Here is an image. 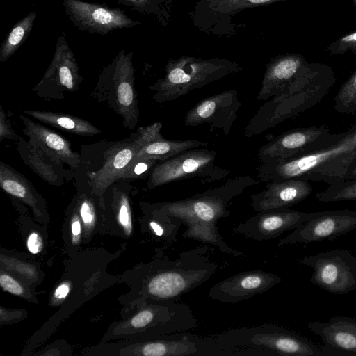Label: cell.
Segmentation results:
<instances>
[{"label":"cell","instance_id":"20","mask_svg":"<svg viewBox=\"0 0 356 356\" xmlns=\"http://www.w3.org/2000/svg\"><path fill=\"white\" fill-rule=\"evenodd\" d=\"M15 143L25 165L44 181L59 186L67 179V172L63 166L64 163L48 155L21 136Z\"/></svg>","mask_w":356,"mask_h":356},{"label":"cell","instance_id":"21","mask_svg":"<svg viewBox=\"0 0 356 356\" xmlns=\"http://www.w3.org/2000/svg\"><path fill=\"white\" fill-rule=\"evenodd\" d=\"M79 83L74 66L68 63H59L47 71L33 91L42 98L60 99L65 97V92L78 90Z\"/></svg>","mask_w":356,"mask_h":356},{"label":"cell","instance_id":"33","mask_svg":"<svg viewBox=\"0 0 356 356\" xmlns=\"http://www.w3.org/2000/svg\"><path fill=\"white\" fill-rule=\"evenodd\" d=\"M79 213L86 225H92L95 220V210L91 201L83 198L79 204Z\"/></svg>","mask_w":356,"mask_h":356},{"label":"cell","instance_id":"28","mask_svg":"<svg viewBox=\"0 0 356 356\" xmlns=\"http://www.w3.org/2000/svg\"><path fill=\"white\" fill-rule=\"evenodd\" d=\"M159 160L150 158H135L120 176V180L134 181L145 179L152 172Z\"/></svg>","mask_w":356,"mask_h":356},{"label":"cell","instance_id":"25","mask_svg":"<svg viewBox=\"0 0 356 356\" xmlns=\"http://www.w3.org/2000/svg\"><path fill=\"white\" fill-rule=\"evenodd\" d=\"M282 1L287 0H200V2L212 13L233 15L246 8Z\"/></svg>","mask_w":356,"mask_h":356},{"label":"cell","instance_id":"16","mask_svg":"<svg viewBox=\"0 0 356 356\" xmlns=\"http://www.w3.org/2000/svg\"><path fill=\"white\" fill-rule=\"evenodd\" d=\"M307 327L321 339L323 356L356 355L355 318L333 316L327 322H310Z\"/></svg>","mask_w":356,"mask_h":356},{"label":"cell","instance_id":"5","mask_svg":"<svg viewBox=\"0 0 356 356\" xmlns=\"http://www.w3.org/2000/svg\"><path fill=\"white\" fill-rule=\"evenodd\" d=\"M216 337L228 356H323L307 339L270 323L231 328Z\"/></svg>","mask_w":356,"mask_h":356},{"label":"cell","instance_id":"39","mask_svg":"<svg viewBox=\"0 0 356 356\" xmlns=\"http://www.w3.org/2000/svg\"><path fill=\"white\" fill-rule=\"evenodd\" d=\"M71 227L72 235L74 236H78L81 233V225L76 216L74 218Z\"/></svg>","mask_w":356,"mask_h":356},{"label":"cell","instance_id":"11","mask_svg":"<svg viewBox=\"0 0 356 356\" xmlns=\"http://www.w3.org/2000/svg\"><path fill=\"white\" fill-rule=\"evenodd\" d=\"M132 69L123 65L116 70L109 81L100 82L91 95L104 102L122 119L123 124L134 129L139 119L138 101Z\"/></svg>","mask_w":356,"mask_h":356},{"label":"cell","instance_id":"19","mask_svg":"<svg viewBox=\"0 0 356 356\" xmlns=\"http://www.w3.org/2000/svg\"><path fill=\"white\" fill-rule=\"evenodd\" d=\"M19 118L24 124L23 132L31 144L55 159L67 164L71 170H78L81 159L79 154L72 150L68 140L24 115H19Z\"/></svg>","mask_w":356,"mask_h":356},{"label":"cell","instance_id":"31","mask_svg":"<svg viewBox=\"0 0 356 356\" xmlns=\"http://www.w3.org/2000/svg\"><path fill=\"white\" fill-rule=\"evenodd\" d=\"M19 135H17L12 129L7 115L0 105V142L3 140H18Z\"/></svg>","mask_w":356,"mask_h":356},{"label":"cell","instance_id":"35","mask_svg":"<svg viewBox=\"0 0 356 356\" xmlns=\"http://www.w3.org/2000/svg\"><path fill=\"white\" fill-rule=\"evenodd\" d=\"M92 18L102 24H111L115 21V16L106 9L99 8L93 10Z\"/></svg>","mask_w":356,"mask_h":356},{"label":"cell","instance_id":"29","mask_svg":"<svg viewBox=\"0 0 356 356\" xmlns=\"http://www.w3.org/2000/svg\"><path fill=\"white\" fill-rule=\"evenodd\" d=\"M118 219L123 227L127 234L129 235L132 231L131 212L128 196L125 193H119Z\"/></svg>","mask_w":356,"mask_h":356},{"label":"cell","instance_id":"30","mask_svg":"<svg viewBox=\"0 0 356 356\" xmlns=\"http://www.w3.org/2000/svg\"><path fill=\"white\" fill-rule=\"evenodd\" d=\"M332 46L330 51L333 54H341L348 50L356 51V32L341 38Z\"/></svg>","mask_w":356,"mask_h":356},{"label":"cell","instance_id":"9","mask_svg":"<svg viewBox=\"0 0 356 356\" xmlns=\"http://www.w3.org/2000/svg\"><path fill=\"white\" fill-rule=\"evenodd\" d=\"M313 269L309 281L337 295L356 289V256L346 249H334L305 256L298 260Z\"/></svg>","mask_w":356,"mask_h":356},{"label":"cell","instance_id":"34","mask_svg":"<svg viewBox=\"0 0 356 356\" xmlns=\"http://www.w3.org/2000/svg\"><path fill=\"white\" fill-rule=\"evenodd\" d=\"M1 286L5 290L14 295H22L24 289L21 284L11 276L2 273L0 276Z\"/></svg>","mask_w":356,"mask_h":356},{"label":"cell","instance_id":"4","mask_svg":"<svg viewBox=\"0 0 356 356\" xmlns=\"http://www.w3.org/2000/svg\"><path fill=\"white\" fill-rule=\"evenodd\" d=\"M216 270L209 245L203 244L182 252L176 259L160 261L149 277L147 291L158 300L178 302L211 279Z\"/></svg>","mask_w":356,"mask_h":356},{"label":"cell","instance_id":"24","mask_svg":"<svg viewBox=\"0 0 356 356\" xmlns=\"http://www.w3.org/2000/svg\"><path fill=\"white\" fill-rule=\"evenodd\" d=\"M208 145V142L197 140H170L163 138L144 145L136 154L135 158H150L163 161L185 151L207 147Z\"/></svg>","mask_w":356,"mask_h":356},{"label":"cell","instance_id":"10","mask_svg":"<svg viewBox=\"0 0 356 356\" xmlns=\"http://www.w3.org/2000/svg\"><path fill=\"white\" fill-rule=\"evenodd\" d=\"M341 133H332L326 125L289 130L269 140L258 152L261 163L282 161L307 155L335 143Z\"/></svg>","mask_w":356,"mask_h":356},{"label":"cell","instance_id":"8","mask_svg":"<svg viewBox=\"0 0 356 356\" xmlns=\"http://www.w3.org/2000/svg\"><path fill=\"white\" fill-rule=\"evenodd\" d=\"M161 129L162 124L158 122L147 127H140L129 138L111 146L104 154L101 168L88 175L92 193L102 197L111 184L120 180L123 172L144 145L163 138L161 134Z\"/></svg>","mask_w":356,"mask_h":356},{"label":"cell","instance_id":"32","mask_svg":"<svg viewBox=\"0 0 356 356\" xmlns=\"http://www.w3.org/2000/svg\"><path fill=\"white\" fill-rule=\"evenodd\" d=\"M156 305L154 309L147 308L138 312L132 319L131 325L135 328L146 327L152 321L155 313Z\"/></svg>","mask_w":356,"mask_h":356},{"label":"cell","instance_id":"2","mask_svg":"<svg viewBox=\"0 0 356 356\" xmlns=\"http://www.w3.org/2000/svg\"><path fill=\"white\" fill-rule=\"evenodd\" d=\"M356 160V124L335 143L313 153L282 161L261 163L257 177L263 182L298 179L328 185L343 180Z\"/></svg>","mask_w":356,"mask_h":356},{"label":"cell","instance_id":"7","mask_svg":"<svg viewBox=\"0 0 356 356\" xmlns=\"http://www.w3.org/2000/svg\"><path fill=\"white\" fill-rule=\"evenodd\" d=\"M229 172L216 164L215 151L195 148L159 161L149 175L147 186L152 189L194 177L202 178L203 183H211L222 179Z\"/></svg>","mask_w":356,"mask_h":356},{"label":"cell","instance_id":"17","mask_svg":"<svg viewBox=\"0 0 356 356\" xmlns=\"http://www.w3.org/2000/svg\"><path fill=\"white\" fill-rule=\"evenodd\" d=\"M312 191V185L305 180L291 179L267 182L261 191L250 195L251 204L257 212L289 209L305 200Z\"/></svg>","mask_w":356,"mask_h":356},{"label":"cell","instance_id":"40","mask_svg":"<svg viewBox=\"0 0 356 356\" xmlns=\"http://www.w3.org/2000/svg\"><path fill=\"white\" fill-rule=\"evenodd\" d=\"M356 179V160L350 166L348 172L343 180Z\"/></svg>","mask_w":356,"mask_h":356},{"label":"cell","instance_id":"22","mask_svg":"<svg viewBox=\"0 0 356 356\" xmlns=\"http://www.w3.org/2000/svg\"><path fill=\"white\" fill-rule=\"evenodd\" d=\"M24 113L44 124L75 135L92 136L101 133L89 121L72 115L39 111H24Z\"/></svg>","mask_w":356,"mask_h":356},{"label":"cell","instance_id":"15","mask_svg":"<svg viewBox=\"0 0 356 356\" xmlns=\"http://www.w3.org/2000/svg\"><path fill=\"white\" fill-rule=\"evenodd\" d=\"M282 278L261 270L243 271L214 284L208 296L220 302H238L264 293L278 284Z\"/></svg>","mask_w":356,"mask_h":356},{"label":"cell","instance_id":"23","mask_svg":"<svg viewBox=\"0 0 356 356\" xmlns=\"http://www.w3.org/2000/svg\"><path fill=\"white\" fill-rule=\"evenodd\" d=\"M0 186L9 195L35 207L40 202V194L23 175L8 164L0 161Z\"/></svg>","mask_w":356,"mask_h":356},{"label":"cell","instance_id":"3","mask_svg":"<svg viewBox=\"0 0 356 356\" xmlns=\"http://www.w3.org/2000/svg\"><path fill=\"white\" fill-rule=\"evenodd\" d=\"M335 83L332 70L321 63H307L293 84L282 95L264 105L247 127L256 133L293 118L317 105Z\"/></svg>","mask_w":356,"mask_h":356},{"label":"cell","instance_id":"41","mask_svg":"<svg viewBox=\"0 0 356 356\" xmlns=\"http://www.w3.org/2000/svg\"><path fill=\"white\" fill-rule=\"evenodd\" d=\"M355 1L356 2V0H355Z\"/></svg>","mask_w":356,"mask_h":356},{"label":"cell","instance_id":"26","mask_svg":"<svg viewBox=\"0 0 356 356\" xmlns=\"http://www.w3.org/2000/svg\"><path fill=\"white\" fill-rule=\"evenodd\" d=\"M316 197L323 202L356 200V179L330 184L324 191L317 193Z\"/></svg>","mask_w":356,"mask_h":356},{"label":"cell","instance_id":"38","mask_svg":"<svg viewBox=\"0 0 356 356\" xmlns=\"http://www.w3.org/2000/svg\"><path fill=\"white\" fill-rule=\"evenodd\" d=\"M70 291V286L68 284L64 283L60 284L55 291L54 296L58 299L65 298Z\"/></svg>","mask_w":356,"mask_h":356},{"label":"cell","instance_id":"1","mask_svg":"<svg viewBox=\"0 0 356 356\" xmlns=\"http://www.w3.org/2000/svg\"><path fill=\"white\" fill-rule=\"evenodd\" d=\"M260 181L243 175L227 180L222 186L191 197L154 206V214L175 218L186 226L182 237L217 247L222 252L242 257L241 251L231 248L218 232L217 223L231 214L229 203L246 188Z\"/></svg>","mask_w":356,"mask_h":356},{"label":"cell","instance_id":"27","mask_svg":"<svg viewBox=\"0 0 356 356\" xmlns=\"http://www.w3.org/2000/svg\"><path fill=\"white\" fill-rule=\"evenodd\" d=\"M334 108L343 115L356 114V69L337 90Z\"/></svg>","mask_w":356,"mask_h":356},{"label":"cell","instance_id":"14","mask_svg":"<svg viewBox=\"0 0 356 356\" xmlns=\"http://www.w3.org/2000/svg\"><path fill=\"white\" fill-rule=\"evenodd\" d=\"M241 104L236 90L207 97L186 113L184 123L190 127L207 124L211 131L220 129L227 136L236 120Z\"/></svg>","mask_w":356,"mask_h":356},{"label":"cell","instance_id":"36","mask_svg":"<svg viewBox=\"0 0 356 356\" xmlns=\"http://www.w3.org/2000/svg\"><path fill=\"white\" fill-rule=\"evenodd\" d=\"M27 248L33 254H38L42 248V239L35 232L31 233L27 239Z\"/></svg>","mask_w":356,"mask_h":356},{"label":"cell","instance_id":"13","mask_svg":"<svg viewBox=\"0 0 356 356\" xmlns=\"http://www.w3.org/2000/svg\"><path fill=\"white\" fill-rule=\"evenodd\" d=\"M321 213L322 211L307 212L289 209L259 211L236 226L233 231L255 241L272 240L285 232L295 229Z\"/></svg>","mask_w":356,"mask_h":356},{"label":"cell","instance_id":"18","mask_svg":"<svg viewBox=\"0 0 356 356\" xmlns=\"http://www.w3.org/2000/svg\"><path fill=\"white\" fill-rule=\"evenodd\" d=\"M307 62L296 54L280 55L267 65L258 100H268L282 95L295 81Z\"/></svg>","mask_w":356,"mask_h":356},{"label":"cell","instance_id":"6","mask_svg":"<svg viewBox=\"0 0 356 356\" xmlns=\"http://www.w3.org/2000/svg\"><path fill=\"white\" fill-rule=\"evenodd\" d=\"M242 68L240 64L225 59L184 56L169 60L164 76L149 88L155 92L154 101L170 102L228 74L237 73Z\"/></svg>","mask_w":356,"mask_h":356},{"label":"cell","instance_id":"12","mask_svg":"<svg viewBox=\"0 0 356 356\" xmlns=\"http://www.w3.org/2000/svg\"><path fill=\"white\" fill-rule=\"evenodd\" d=\"M355 229V211H323L319 216L300 225L285 238L280 240L277 246L333 241Z\"/></svg>","mask_w":356,"mask_h":356},{"label":"cell","instance_id":"37","mask_svg":"<svg viewBox=\"0 0 356 356\" xmlns=\"http://www.w3.org/2000/svg\"><path fill=\"white\" fill-rule=\"evenodd\" d=\"M24 34V29L22 26L15 27L8 37V44L15 46L22 40Z\"/></svg>","mask_w":356,"mask_h":356}]
</instances>
